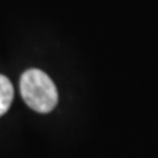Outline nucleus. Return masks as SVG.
<instances>
[{"instance_id":"f257e3e1","label":"nucleus","mask_w":158,"mask_h":158,"mask_svg":"<svg viewBox=\"0 0 158 158\" xmlns=\"http://www.w3.org/2000/svg\"><path fill=\"white\" fill-rule=\"evenodd\" d=\"M21 94L29 108L38 113H48L57 104L56 85L40 69H29L21 78Z\"/></svg>"},{"instance_id":"f03ea898","label":"nucleus","mask_w":158,"mask_h":158,"mask_svg":"<svg viewBox=\"0 0 158 158\" xmlns=\"http://www.w3.org/2000/svg\"><path fill=\"white\" fill-rule=\"evenodd\" d=\"M12 100H13V86H12V82L6 76L0 75V116H3L9 110Z\"/></svg>"}]
</instances>
